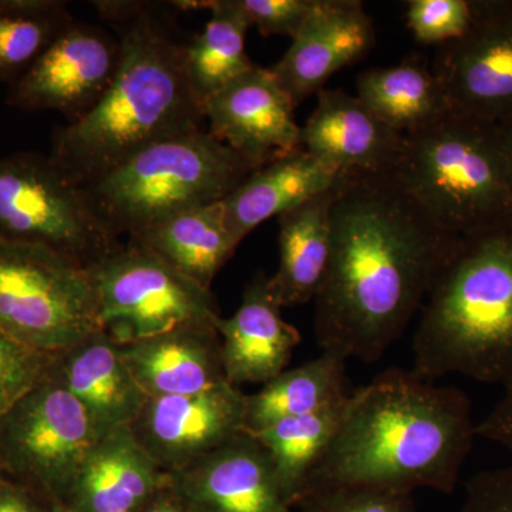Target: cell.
<instances>
[{
    "instance_id": "cell-1",
    "label": "cell",
    "mask_w": 512,
    "mask_h": 512,
    "mask_svg": "<svg viewBox=\"0 0 512 512\" xmlns=\"http://www.w3.org/2000/svg\"><path fill=\"white\" fill-rule=\"evenodd\" d=\"M457 237L394 174L346 171L332 210V255L315 298L322 352L375 363L421 311Z\"/></svg>"
},
{
    "instance_id": "cell-2",
    "label": "cell",
    "mask_w": 512,
    "mask_h": 512,
    "mask_svg": "<svg viewBox=\"0 0 512 512\" xmlns=\"http://www.w3.org/2000/svg\"><path fill=\"white\" fill-rule=\"evenodd\" d=\"M120 43L109 89L79 120L57 127L50 158L74 184L92 183L138 151L204 127L185 72V46L163 3L93 2Z\"/></svg>"
},
{
    "instance_id": "cell-3",
    "label": "cell",
    "mask_w": 512,
    "mask_h": 512,
    "mask_svg": "<svg viewBox=\"0 0 512 512\" xmlns=\"http://www.w3.org/2000/svg\"><path fill=\"white\" fill-rule=\"evenodd\" d=\"M474 437L473 409L463 390L436 386L412 370L389 369L349 394L306 490L355 484L453 493Z\"/></svg>"
},
{
    "instance_id": "cell-4",
    "label": "cell",
    "mask_w": 512,
    "mask_h": 512,
    "mask_svg": "<svg viewBox=\"0 0 512 512\" xmlns=\"http://www.w3.org/2000/svg\"><path fill=\"white\" fill-rule=\"evenodd\" d=\"M421 379L512 376V224L460 238L434 279L413 340Z\"/></svg>"
},
{
    "instance_id": "cell-5",
    "label": "cell",
    "mask_w": 512,
    "mask_h": 512,
    "mask_svg": "<svg viewBox=\"0 0 512 512\" xmlns=\"http://www.w3.org/2000/svg\"><path fill=\"white\" fill-rule=\"evenodd\" d=\"M393 174L454 237L512 224V191L494 124L448 113L404 136Z\"/></svg>"
},
{
    "instance_id": "cell-6",
    "label": "cell",
    "mask_w": 512,
    "mask_h": 512,
    "mask_svg": "<svg viewBox=\"0 0 512 512\" xmlns=\"http://www.w3.org/2000/svg\"><path fill=\"white\" fill-rule=\"evenodd\" d=\"M254 171L207 128L138 151L82 191L114 237H133L178 212L224 201Z\"/></svg>"
},
{
    "instance_id": "cell-7",
    "label": "cell",
    "mask_w": 512,
    "mask_h": 512,
    "mask_svg": "<svg viewBox=\"0 0 512 512\" xmlns=\"http://www.w3.org/2000/svg\"><path fill=\"white\" fill-rule=\"evenodd\" d=\"M0 329L45 353L100 332L90 269L52 249L0 239Z\"/></svg>"
},
{
    "instance_id": "cell-8",
    "label": "cell",
    "mask_w": 512,
    "mask_h": 512,
    "mask_svg": "<svg viewBox=\"0 0 512 512\" xmlns=\"http://www.w3.org/2000/svg\"><path fill=\"white\" fill-rule=\"evenodd\" d=\"M103 437L79 400L49 373L0 417V468L6 481L47 507L62 505Z\"/></svg>"
},
{
    "instance_id": "cell-9",
    "label": "cell",
    "mask_w": 512,
    "mask_h": 512,
    "mask_svg": "<svg viewBox=\"0 0 512 512\" xmlns=\"http://www.w3.org/2000/svg\"><path fill=\"white\" fill-rule=\"evenodd\" d=\"M0 239L49 248L87 268L121 244L82 188L39 153L0 157Z\"/></svg>"
},
{
    "instance_id": "cell-10",
    "label": "cell",
    "mask_w": 512,
    "mask_h": 512,
    "mask_svg": "<svg viewBox=\"0 0 512 512\" xmlns=\"http://www.w3.org/2000/svg\"><path fill=\"white\" fill-rule=\"evenodd\" d=\"M101 332L117 345L163 335L188 325H215L221 313L202 288L148 249L121 242L90 266Z\"/></svg>"
},
{
    "instance_id": "cell-11",
    "label": "cell",
    "mask_w": 512,
    "mask_h": 512,
    "mask_svg": "<svg viewBox=\"0 0 512 512\" xmlns=\"http://www.w3.org/2000/svg\"><path fill=\"white\" fill-rule=\"evenodd\" d=\"M450 113L487 124L512 120V0H477L466 35L431 64Z\"/></svg>"
},
{
    "instance_id": "cell-12",
    "label": "cell",
    "mask_w": 512,
    "mask_h": 512,
    "mask_svg": "<svg viewBox=\"0 0 512 512\" xmlns=\"http://www.w3.org/2000/svg\"><path fill=\"white\" fill-rule=\"evenodd\" d=\"M120 63V43L106 30L74 22L15 83L6 103L23 111H59L79 120L109 89Z\"/></svg>"
},
{
    "instance_id": "cell-13",
    "label": "cell",
    "mask_w": 512,
    "mask_h": 512,
    "mask_svg": "<svg viewBox=\"0 0 512 512\" xmlns=\"http://www.w3.org/2000/svg\"><path fill=\"white\" fill-rule=\"evenodd\" d=\"M245 400L247 394L228 382L185 396L151 397L128 429L170 474L244 433Z\"/></svg>"
},
{
    "instance_id": "cell-14",
    "label": "cell",
    "mask_w": 512,
    "mask_h": 512,
    "mask_svg": "<svg viewBox=\"0 0 512 512\" xmlns=\"http://www.w3.org/2000/svg\"><path fill=\"white\" fill-rule=\"evenodd\" d=\"M295 109L271 69L259 66L202 104L207 130L254 170L302 150Z\"/></svg>"
},
{
    "instance_id": "cell-15",
    "label": "cell",
    "mask_w": 512,
    "mask_h": 512,
    "mask_svg": "<svg viewBox=\"0 0 512 512\" xmlns=\"http://www.w3.org/2000/svg\"><path fill=\"white\" fill-rule=\"evenodd\" d=\"M167 476L192 512H293L268 453L245 431Z\"/></svg>"
},
{
    "instance_id": "cell-16",
    "label": "cell",
    "mask_w": 512,
    "mask_h": 512,
    "mask_svg": "<svg viewBox=\"0 0 512 512\" xmlns=\"http://www.w3.org/2000/svg\"><path fill=\"white\" fill-rule=\"evenodd\" d=\"M375 43V25L360 0H316L311 16L271 72L298 107L325 89L339 70L367 56Z\"/></svg>"
},
{
    "instance_id": "cell-17",
    "label": "cell",
    "mask_w": 512,
    "mask_h": 512,
    "mask_svg": "<svg viewBox=\"0 0 512 512\" xmlns=\"http://www.w3.org/2000/svg\"><path fill=\"white\" fill-rule=\"evenodd\" d=\"M303 150L326 158L343 171L393 174L404 147L403 134L377 119L357 96L323 89L311 116L301 126Z\"/></svg>"
},
{
    "instance_id": "cell-18",
    "label": "cell",
    "mask_w": 512,
    "mask_h": 512,
    "mask_svg": "<svg viewBox=\"0 0 512 512\" xmlns=\"http://www.w3.org/2000/svg\"><path fill=\"white\" fill-rule=\"evenodd\" d=\"M282 306L269 288V276L256 274L231 318H218L222 362L232 386L265 384L286 370L301 332L282 318Z\"/></svg>"
},
{
    "instance_id": "cell-19",
    "label": "cell",
    "mask_w": 512,
    "mask_h": 512,
    "mask_svg": "<svg viewBox=\"0 0 512 512\" xmlns=\"http://www.w3.org/2000/svg\"><path fill=\"white\" fill-rule=\"evenodd\" d=\"M49 373L79 400L103 436L130 427L148 400L120 345L101 330L55 353Z\"/></svg>"
},
{
    "instance_id": "cell-20",
    "label": "cell",
    "mask_w": 512,
    "mask_h": 512,
    "mask_svg": "<svg viewBox=\"0 0 512 512\" xmlns=\"http://www.w3.org/2000/svg\"><path fill=\"white\" fill-rule=\"evenodd\" d=\"M120 349L148 399L200 393L228 382L215 325L183 326Z\"/></svg>"
},
{
    "instance_id": "cell-21",
    "label": "cell",
    "mask_w": 512,
    "mask_h": 512,
    "mask_svg": "<svg viewBox=\"0 0 512 512\" xmlns=\"http://www.w3.org/2000/svg\"><path fill=\"white\" fill-rule=\"evenodd\" d=\"M167 480L130 429L121 427L90 451L62 505L73 512H138Z\"/></svg>"
},
{
    "instance_id": "cell-22",
    "label": "cell",
    "mask_w": 512,
    "mask_h": 512,
    "mask_svg": "<svg viewBox=\"0 0 512 512\" xmlns=\"http://www.w3.org/2000/svg\"><path fill=\"white\" fill-rule=\"evenodd\" d=\"M346 171L302 150L256 168L224 200L229 227L239 242L269 218L305 204L330 190Z\"/></svg>"
},
{
    "instance_id": "cell-23",
    "label": "cell",
    "mask_w": 512,
    "mask_h": 512,
    "mask_svg": "<svg viewBox=\"0 0 512 512\" xmlns=\"http://www.w3.org/2000/svg\"><path fill=\"white\" fill-rule=\"evenodd\" d=\"M338 187L339 183L278 217L279 266L269 276V288L282 308L315 301L325 282Z\"/></svg>"
},
{
    "instance_id": "cell-24",
    "label": "cell",
    "mask_w": 512,
    "mask_h": 512,
    "mask_svg": "<svg viewBox=\"0 0 512 512\" xmlns=\"http://www.w3.org/2000/svg\"><path fill=\"white\" fill-rule=\"evenodd\" d=\"M127 241L153 252L178 274L210 291L215 276L241 244L229 227L224 201L178 212Z\"/></svg>"
},
{
    "instance_id": "cell-25",
    "label": "cell",
    "mask_w": 512,
    "mask_h": 512,
    "mask_svg": "<svg viewBox=\"0 0 512 512\" xmlns=\"http://www.w3.org/2000/svg\"><path fill=\"white\" fill-rule=\"evenodd\" d=\"M356 89L357 99L403 136L429 127L450 113L439 77L420 57L365 70L357 76Z\"/></svg>"
},
{
    "instance_id": "cell-26",
    "label": "cell",
    "mask_w": 512,
    "mask_h": 512,
    "mask_svg": "<svg viewBox=\"0 0 512 512\" xmlns=\"http://www.w3.org/2000/svg\"><path fill=\"white\" fill-rule=\"evenodd\" d=\"M177 10H210L211 18L201 35L185 46V72L201 106L255 66L247 55L245 40L251 22L238 0H178Z\"/></svg>"
},
{
    "instance_id": "cell-27",
    "label": "cell",
    "mask_w": 512,
    "mask_h": 512,
    "mask_svg": "<svg viewBox=\"0 0 512 512\" xmlns=\"http://www.w3.org/2000/svg\"><path fill=\"white\" fill-rule=\"evenodd\" d=\"M345 372V359L322 352L311 362L279 373L259 392L247 394L245 433L342 403L349 396Z\"/></svg>"
},
{
    "instance_id": "cell-28",
    "label": "cell",
    "mask_w": 512,
    "mask_h": 512,
    "mask_svg": "<svg viewBox=\"0 0 512 512\" xmlns=\"http://www.w3.org/2000/svg\"><path fill=\"white\" fill-rule=\"evenodd\" d=\"M345 402L248 433L268 453L276 480L292 510L338 431Z\"/></svg>"
},
{
    "instance_id": "cell-29",
    "label": "cell",
    "mask_w": 512,
    "mask_h": 512,
    "mask_svg": "<svg viewBox=\"0 0 512 512\" xmlns=\"http://www.w3.org/2000/svg\"><path fill=\"white\" fill-rule=\"evenodd\" d=\"M73 22L63 0H0V82L15 83Z\"/></svg>"
},
{
    "instance_id": "cell-30",
    "label": "cell",
    "mask_w": 512,
    "mask_h": 512,
    "mask_svg": "<svg viewBox=\"0 0 512 512\" xmlns=\"http://www.w3.org/2000/svg\"><path fill=\"white\" fill-rule=\"evenodd\" d=\"M293 512H417L412 493L355 484L312 485Z\"/></svg>"
},
{
    "instance_id": "cell-31",
    "label": "cell",
    "mask_w": 512,
    "mask_h": 512,
    "mask_svg": "<svg viewBox=\"0 0 512 512\" xmlns=\"http://www.w3.org/2000/svg\"><path fill=\"white\" fill-rule=\"evenodd\" d=\"M476 3L477 0H407V28L420 45H447L471 29Z\"/></svg>"
},
{
    "instance_id": "cell-32",
    "label": "cell",
    "mask_w": 512,
    "mask_h": 512,
    "mask_svg": "<svg viewBox=\"0 0 512 512\" xmlns=\"http://www.w3.org/2000/svg\"><path fill=\"white\" fill-rule=\"evenodd\" d=\"M53 356L23 345L0 329V417L46 379Z\"/></svg>"
},
{
    "instance_id": "cell-33",
    "label": "cell",
    "mask_w": 512,
    "mask_h": 512,
    "mask_svg": "<svg viewBox=\"0 0 512 512\" xmlns=\"http://www.w3.org/2000/svg\"><path fill=\"white\" fill-rule=\"evenodd\" d=\"M239 6L262 36L293 39L305 25L316 0H238Z\"/></svg>"
},
{
    "instance_id": "cell-34",
    "label": "cell",
    "mask_w": 512,
    "mask_h": 512,
    "mask_svg": "<svg viewBox=\"0 0 512 512\" xmlns=\"http://www.w3.org/2000/svg\"><path fill=\"white\" fill-rule=\"evenodd\" d=\"M460 512H512V467L471 477Z\"/></svg>"
},
{
    "instance_id": "cell-35",
    "label": "cell",
    "mask_w": 512,
    "mask_h": 512,
    "mask_svg": "<svg viewBox=\"0 0 512 512\" xmlns=\"http://www.w3.org/2000/svg\"><path fill=\"white\" fill-rule=\"evenodd\" d=\"M503 386V397L487 417L480 424H476V434L504 447L512 454V376Z\"/></svg>"
},
{
    "instance_id": "cell-36",
    "label": "cell",
    "mask_w": 512,
    "mask_h": 512,
    "mask_svg": "<svg viewBox=\"0 0 512 512\" xmlns=\"http://www.w3.org/2000/svg\"><path fill=\"white\" fill-rule=\"evenodd\" d=\"M49 508L25 488L10 481L0 487V512H47Z\"/></svg>"
},
{
    "instance_id": "cell-37",
    "label": "cell",
    "mask_w": 512,
    "mask_h": 512,
    "mask_svg": "<svg viewBox=\"0 0 512 512\" xmlns=\"http://www.w3.org/2000/svg\"><path fill=\"white\" fill-rule=\"evenodd\" d=\"M138 512H192L188 505L171 490L170 485H164Z\"/></svg>"
},
{
    "instance_id": "cell-38",
    "label": "cell",
    "mask_w": 512,
    "mask_h": 512,
    "mask_svg": "<svg viewBox=\"0 0 512 512\" xmlns=\"http://www.w3.org/2000/svg\"><path fill=\"white\" fill-rule=\"evenodd\" d=\"M498 138H500L501 153H503L505 170H507L508 183L512 191V120L497 124Z\"/></svg>"
},
{
    "instance_id": "cell-39",
    "label": "cell",
    "mask_w": 512,
    "mask_h": 512,
    "mask_svg": "<svg viewBox=\"0 0 512 512\" xmlns=\"http://www.w3.org/2000/svg\"><path fill=\"white\" fill-rule=\"evenodd\" d=\"M47 512H73L72 510H69V508L63 507V505H53V507H50Z\"/></svg>"
},
{
    "instance_id": "cell-40",
    "label": "cell",
    "mask_w": 512,
    "mask_h": 512,
    "mask_svg": "<svg viewBox=\"0 0 512 512\" xmlns=\"http://www.w3.org/2000/svg\"><path fill=\"white\" fill-rule=\"evenodd\" d=\"M5 476H3L2 468H0V487H2V484L5 483Z\"/></svg>"
}]
</instances>
